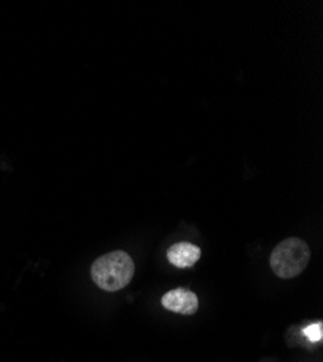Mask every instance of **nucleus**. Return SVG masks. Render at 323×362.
Masks as SVG:
<instances>
[{
    "label": "nucleus",
    "instance_id": "obj_3",
    "mask_svg": "<svg viewBox=\"0 0 323 362\" xmlns=\"http://www.w3.org/2000/svg\"><path fill=\"white\" fill-rule=\"evenodd\" d=\"M164 309L180 315H194L199 309L197 296L187 288H175L165 293L161 298Z\"/></svg>",
    "mask_w": 323,
    "mask_h": 362
},
{
    "label": "nucleus",
    "instance_id": "obj_1",
    "mask_svg": "<svg viewBox=\"0 0 323 362\" xmlns=\"http://www.w3.org/2000/svg\"><path fill=\"white\" fill-rule=\"evenodd\" d=\"M135 273V264L125 251H113L99 257L92 265V279L98 287L113 293L127 287Z\"/></svg>",
    "mask_w": 323,
    "mask_h": 362
},
{
    "label": "nucleus",
    "instance_id": "obj_5",
    "mask_svg": "<svg viewBox=\"0 0 323 362\" xmlns=\"http://www.w3.org/2000/svg\"><path fill=\"white\" fill-rule=\"evenodd\" d=\"M303 335L310 341V342H320L323 338V323L317 322L313 323L307 327L303 329Z\"/></svg>",
    "mask_w": 323,
    "mask_h": 362
},
{
    "label": "nucleus",
    "instance_id": "obj_4",
    "mask_svg": "<svg viewBox=\"0 0 323 362\" xmlns=\"http://www.w3.org/2000/svg\"><path fill=\"white\" fill-rule=\"evenodd\" d=\"M201 251L197 245L190 243L174 244L167 251L168 261L177 268H190L200 259Z\"/></svg>",
    "mask_w": 323,
    "mask_h": 362
},
{
    "label": "nucleus",
    "instance_id": "obj_2",
    "mask_svg": "<svg viewBox=\"0 0 323 362\" xmlns=\"http://www.w3.org/2000/svg\"><path fill=\"white\" fill-rule=\"evenodd\" d=\"M310 248L300 238H287L280 243L270 257V265L280 279H293L307 267Z\"/></svg>",
    "mask_w": 323,
    "mask_h": 362
}]
</instances>
